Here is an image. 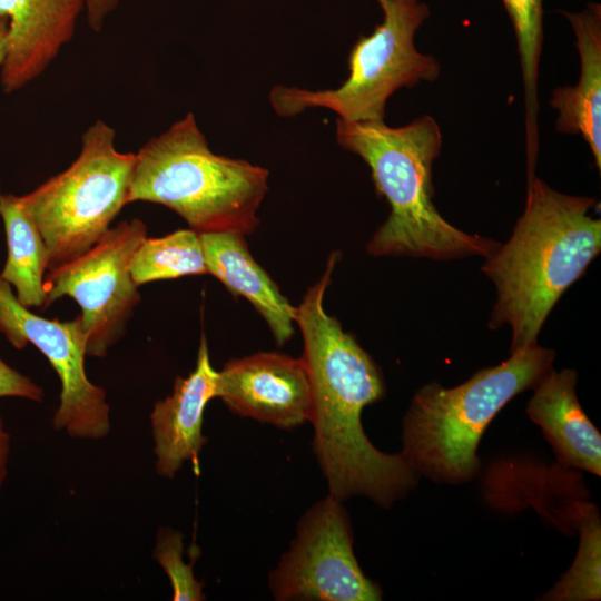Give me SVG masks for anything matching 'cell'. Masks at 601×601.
<instances>
[{
	"label": "cell",
	"mask_w": 601,
	"mask_h": 601,
	"mask_svg": "<svg viewBox=\"0 0 601 601\" xmlns=\"http://www.w3.org/2000/svg\"><path fill=\"white\" fill-rule=\"evenodd\" d=\"M8 20L0 16V68L7 52Z\"/></svg>",
	"instance_id": "25"
},
{
	"label": "cell",
	"mask_w": 601,
	"mask_h": 601,
	"mask_svg": "<svg viewBox=\"0 0 601 601\" xmlns=\"http://www.w3.org/2000/svg\"><path fill=\"white\" fill-rule=\"evenodd\" d=\"M154 558L161 565L173 588L175 601H203L204 583L194 575L193 564L185 563L183 559V534L161 528L157 535Z\"/></svg>",
	"instance_id": "21"
},
{
	"label": "cell",
	"mask_w": 601,
	"mask_h": 601,
	"mask_svg": "<svg viewBox=\"0 0 601 601\" xmlns=\"http://www.w3.org/2000/svg\"><path fill=\"white\" fill-rule=\"evenodd\" d=\"M267 180L265 168L214 154L188 112L135 154L127 205H164L199 234L246 236L259 224Z\"/></svg>",
	"instance_id": "4"
},
{
	"label": "cell",
	"mask_w": 601,
	"mask_h": 601,
	"mask_svg": "<svg viewBox=\"0 0 601 601\" xmlns=\"http://www.w3.org/2000/svg\"><path fill=\"white\" fill-rule=\"evenodd\" d=\"M338 258L337 252L329 255L324 274L295 309L312 386L313 451L331 495L339 501L364 495L390 506L413 487L417 472L403 453L378 451L363 430L364 407L381 400L385 387L372 357L324 309Z\"/></svg>",
	"instance_id": "1"
},
{
	"label": "cell",
	"mask_w": 601,
	"mask_h": 601,
	"mask_svg": "<svg viewBox=\"0 0 601 601\" xmlns=\"http://www.w3.org/2000/svg\"><path fill=\"white\" fill-rule=\"evenodd\" d=\"M276 600L376 601L377 584L366 578L353 551L349 520L333 495L302 518L290 549L270 573Z\"/></svg>",
	"instance_id": "9"
},
{
	"label": "cell",
	"mask_w": 601,
	"mask_h": 601,
	"mask_svg": "<svg viewBox=\"0 0 601 601\" xmlns=\"http://www.w3.org/2000/svg\"><path fill=\"white\" fill-rule=\"evenodd\" d=\"M10 454V435L0 415V489L6 480Z\"/></svg>",
	"instance_id": "24"
},
{
	"label": "cell",
	"mask_w": 601,
	"mask_h": 601,
	"mask_svg": "<svg viewBox=\"0 0 601 601\" xmlns=\"http://www.w3.org/2000/svg\"><path fill=\"white\" fill-rule=\"evenodd\" d=\"M0 333L18 349L28 343L49 361L60 381L53 426L73 439L99 440L110 431V406L102 387L85 370L87 337L80 315L48 319L23 306L0 275Z\"/></svg>",
	"instance_id": "10"
},
{
	"label": "cell",
	"mask_w": 601,
	"mask_h": 601,
	"mask_svg": "<svg viewBox=\"0 0 601 601\" xmlns=\"http://www.w3.org/2000/svg\"><path fill=\"white\" fill-rule=\"evenodd\" d=\"M442 138L437 121L428 115L402 127L384 120L336 119L338 145L367 164L377 194L390 205L387 219L367 244L372 256L487 258L500 247L492 238L454 227L434 206L432 167Z\"/></svg>",
	"instance_id": "3"
},
{
	"label": "cell",
	"mask_w": 601,
	"mask_h": 601,
	"mask_svg": "<svg viewBox=\"0 0 601 601\" xmlns=\"http://www.w3.org/2000/svg\"><path fill=\"white\" fill-rule=\"evenodd\" d=\"M554 352L534 343L453 388L436 382L414 395L403 421V454L417 473L461 483L477 472L483 432L515 395L551 370Z\"/></svg>",
	"instance_id": "5"
},
{
	"label": "cell",
	"mask_w": 601,
	"mask_h": 601,
	"mask_svg": "<svg viewBox=\"0 0 601 601\" xmlns=\"http://www.w3.org/2000/svg\"><path fill=\"white\" fill-rule=\"evenodd\" d=\"M383 20L370 36H362L348 56L347 79L336 89L307 90L275 86L269 101L276 114L293 117L307 108H327L347 121L384 120L387 99L401 88L432 82L441 66L420 52L414 37L428 19L421 0H376Z\"/></svg>",
	"instance_id": "7"
},
{
	"label": "cell",
	"mask_w": 601,
	"mask_h": 601,
	"mask_svg": "<svg viewBox=\"0 0 601 601\" xmlns=\"http://www.w3.org/2000/svg\"><path fill=\"white\" fill-rule=\"evenodd\" d=\"M580 545L569 571L544 599L592 601L601 597V526L595 506L585 504L577 511Z\"/></svg>",
	"instance_id": "20"
},
{
	"label": "cell",
	"mask_w": 601,
	"mask_h": 601,
	"mask_svg": "<svg viewBox=\"0 0 601 601\" xmlns=\"http://www.w3.org/2000/svg\"><path fill=\"white\" fill-rule=\"evenodd\" d=\"M115 140V129L97 120L67 169L18 196L45 240L48 270L87 252L127 205L135 154L119 151Z\"/></svg>",
	"instance_id": "6"
},
{
	"label": "cell",
	"mask_w": 601,
	"mask_h": 601,
	"mask_svg": "<svg viewBox=\"0 0 601 601\" xmlns=\"http://www.w3.org/2000/svg\"><path fill=\"white\" fill-rule=\"evenodd\" d=\"M594 205L593 197L528 177L523 214L482 266L496 288L489 328L511 327L510 354L536 343L555 303L600 253L601 220L589 214Z\"/></svg>",
	"instance_id": "2"
},
{
	"label": "cell",
	"mask_w": 601,
	"mask_h": 601,
	"mask_svg": "<svg viewBox=\"0 0 601 601\" xmlns=\"http://www.w3.org/2000/svg\"><path fill=\"white\" fill-rule=\"evenodd\" d=\"M218 371L210 362L205 334L201 335L196 366L186 377H176L173 392L155 403L150 414L156 471L173 479L183 464L198 456L207 439L203 434L204 413L217 397Z\"/></svg>",
	"instance_id": "13"
},
{
	"label": "cell",
	"mask_w": 601,
	"mask_h": 601,
	"mask_svg": "<svg viewBox=\"0 0 601 601\" xmlns=\"http://www.w3.org/2000/svg\"><path fill=\"white\" fill-rule=\"evenodd\" d=\"M0 216L8 246L7 260L0 275L14 289L17 299L23 306L45 308V276L48 270L45 240L21 207L18 196L0 193Z\"/></svg>",
	"instance_id": "17"
},
{
	"label": "cell",
	"mask_w": 601,
	"mask_h": 601,
	"mask_svg": "<svg viewBox=\"0 0 601 601\" xmlns=\"http://www.w3.org/2000/svg\"><path fill=\"white\" fill-rule=\"evenodd\" d=\"M147 227L138 218L124 220L77 258L45 276V308L69 296L81 309L87 337L86 354L104 357L125 334L135 307L140 303L130 263Z\"/></svg>",
	"instance_id": "8"
},
{
	"label": "cell",
	"mask_w": 601,
	"mask_h": 601,
	"mask_svg": "<svg viewBox=\"0 0 601 601\" xmlns=\"http://www.w3.org/2000/svg\"><path fill=\"white\" fill-rule=\"evenodd\" d=\"M208 274L231 294L245 297L268 324L278 345L295 333V309L249 253L245 236L230 231L199 234Z\"/></svg>",
	"instance_id": "16"
},
{
	"label": "cell",
	"mask_w": 601,
	"mask_h": 601,
	"mask_svg": "<svg viewBox=\"0 0 601 601\" xmlns=\"http://www.w3.org/2000/svg\"><path fill=\"white\" fill-rule=\"evenodd\" d=\"M512 22L521 63L528 165L536 164L538 136V77L543 45L544 0H502Z\"/></svg>",
	"instance_id": "18"
},
{
	"label": "cell",
	"mask_w": 601,
	"mask_h": 601,
	"mask_svg": "<svg viewBox=\"0 0 601 601\" xmlns=\"http://www.w3.org/2000/svg\"><path fill=\"white\" fill-rule=\"evenodd\" d=\"M574 370H550L534 386L526 414L544 432L560 461L601 474V436L575 393Z\"/></svg>",
	"instance_id": "15"
},
{
	"label": "cell",
	"mask_w": 601,
	"mask_h": 601,
	"mask_svg": "<svg viewBox=\"0 0 601 601\" xmlns=\"http://www.w3.org/2000/svg\"><path fill=\"white\" fill-rule=\"evenodd\" d=\"M130 273L138 286L208 274L199 233L189 228L162 237H146L132 256Z\"/></svg>",
	"instance_id": "19"
},
{
	"label": "cell",
	"mask_w": 601,
	"mask_h": 601,
	"mask_svg": "<svg viewBox=\"0 0 601 601\" xmlns=\"http://www.w3.org/2000/svg\"><path fill=\"white\" fill-rule=\"evenodd\" d=\"M87 21L91 30H101L106 18L117 8L119 0H83Z\"/></svg>",
	"instance_id": "23"
},
{
	"label": "cell",
	"mask_w": 601,
	"mask_h": 601,
	"mask_svg": "<svg viewBox=\"0 0 601 601\" xmlns=\"http://www.w3.org/2000/svg\"><path fill=\"white\" fill-rule=\"evenodd\" d=\"M0 397H19L39 403L43 400V390L0 357Z\"/></svg>",
	"instance_id": "22"
},
{
	"label": "cell",
	"mask_w": 601,
	"mask_h": 601,
	"mask_svg": "<svg viewBox=\"0 0 601 601\" xmlns=\"http://www.w3.org/2000/svg\"><path fill=\"white\" fill-rule=\"evenodd\" d=\"M569 21L580 57L575 86L558 87L550 106L558 112L555 127L562 134L580 135L601 169V4L589 2L574 12L562 11Z\"/></svg>",
	"instance_id": "14"
},
{
	"label": "cell",
	"mask_w": 601,
	"mask_h": 601,
	"mask_svg": "<svg viewBox=\"0 0 601 601\" xmlns=\"http://www.w3.org/2000/svg\"><path fill=\"white\" fill-rule=\"evenodd\" d=\"M217 397L243 417L292 430L312 420L313 395L302 358L260 352L227 362Z\"/></svg>",
	"instance_id": "11"
},
{
	"label": "cell",
	"mask_w": 601,
	"mask_h": 601,
	"mask_svg": "<svg viewBox=\"0 0 601 601\" xmlns=\"http://www.w3.org/2000/svg\"><path fill=\"white\" fill-rule=\"evenodd\" d=\"M83 0H0L8 20L7 52L0 68L4 93L32 82L73 37Z\"/></svg>",
	"instance_id": "12"
}]
</instances>
